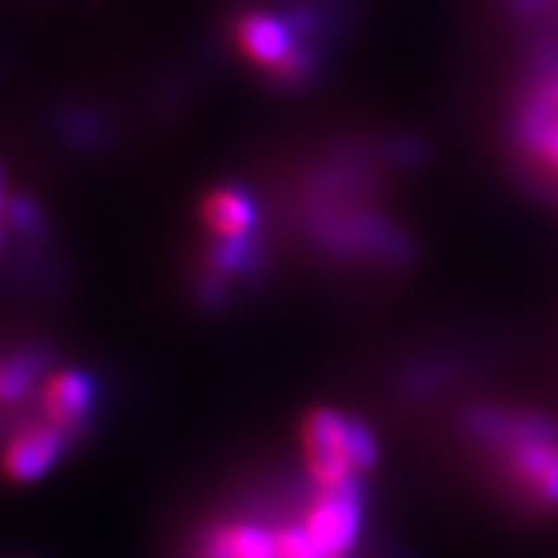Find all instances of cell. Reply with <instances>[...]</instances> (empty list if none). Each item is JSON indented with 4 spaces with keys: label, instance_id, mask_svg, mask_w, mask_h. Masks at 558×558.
<instances>
[{
    "label": "cell",
    "instance_id": "30bf717a",
    "mask_svg": "<svg viewBox=\"0 0 558 558\" xmlns=\"http://www.w3.org/2000/svg\"><path fill=\"white\" fill-rule=\"evenodd\" d=\"M39 375V362L32 354H16L3 365V378H0V388H3V401L11 403L26 396V390L34 386Z\"/></svg>",
    "mask_w": 558,
    "mask_h": 558
},
{
    "label": "cell",
    "instance_id": "7a4b0ae2",
    "mask_svg": "<svg viewBox=\"0 0 558 558\" xmlns=\"http://www.w3.org/2000/svg\"><path fill=\"white\" fill-rule=\"evenodd\" d=\"M300 445L318 488L354 484L378 460V445L367 424L337 409H313L300 429Z\"/></svg>",
    "mask_w": 558,
    "mask_h": 558
},
{
    "label": "cell",
    "instance_id": "4fadbf2b",
    "mask_svg": "<svg viewBox=\"0 0 558 558\" xmlns=\"http://www.w3.org/2000/svg\"><path fill=\"white\" fill-rule=\"evenodd\" d=\"M339 558H347V556H339Z\"/></svg>",
    "mask_w": 558,
    "mask_h": 558
},
{
    "label": "cell",
    "instance_id": "7c38bea8",
    "mask_svg": "<svg viewBox=\"0 0 558 558\" xmlns=\"http://www.w3.org/2000/svg\"><path fill=\"white\" fill-rule=\"evenodd\" d=\"M554 107H556V109H558V94H556V104H554Z\"/></svg>",
    "mask_w": 558,
    "mask_h": 558
},
{
    "label": "cell",
    "instance_id": "8992f818",
    "mask_svg": "<svg viewBox=\"0 0 558 558\" xmlns=\"http://www.w3.org/2000/svg\"><path fill=\"white\" fill-rule=\"evenodd\" d=\"M202 218L218 241H246L256 226V209L239 190H215L205 199Z\"/></svg>",
    "mask_w": 558,
    "mask_h": 558
},
{
    "label": "cell",
    "instance_id": "9c48e42d",
    "mask_svg": "<svg viewBox=\"0 0 558 558\" xmlns=\"http://www.w3.org/2000/svg\"><path fill=\"white\" fill-rule=\"evenodd\" d=\"M527 140L538 153L541 163H546L558 177V109L538 107L527 122Z\"/></svg>",
    "mask_w": 558,
    "mask_h": 558
},
{
    "label": "cell",
    "instance_id": "ba28073f",
    "mask_svg": "<svg viewBox=\"0 0 558 558\" xmlns=\"http://www.w3.org/2000/svg\"><path fill=\"white\" fill-rule=\"evenodd\" d=\"M239 41L248 58L277 68L292 52L290 32L282 21L271 16H248L239 26Z\"/></svg>",
    "mask_w": 558,
    "mask_h": 558
},
{
    "label": "cell",
    "instance_id": "5b68a950",
    "mask_svg": "<svg viewBox=\"0 0 558 558\" xmlns=\"http://www.w3.org/2000/svg\"><path fill=\"white\" fill-rule=\"evenodd\" d=\"M94 383L81 369H60L41 386V416L65 432L75 429L86 418L94 403Z\"/></svg>",
    "mask_w": 558,
    "mask_h": 558
},
{
    "label": "cell",
    "instance_id": "6da1fadb",
    "mask_svg": "<svg viewBox=\"0 0 558 558\" xmlns=\"http://www.w3.org/2000/svg\"><path fill=\"white\" fill-rule=\"evenodd\" d=\"M481 435L505 456L509 478L530 501L558 512V427L538 414H488Z\"/></svg>",
    "mask_w": 558,
    "mask_h": 558
},
{
    "label": "cell",
    "instance_id": "52a82bcc",
    "mask_svg": "<svg viewBox=\"0 0 558 558\" xmlns=\"http://www.w3.org/2000/svg\"><path fill=\"white\" fill-rule=\"evenodd\" d=\"M207 558H275V527L228 522L209 538Z\"/></svg>",
    "mask_w": 558,
    "mask_h": 558
},
{
    "label": "cell",
    "instance_id": "8fae6325",
    "mask_svg": "<svg viewBox=\"0 0 558 558\" xmlns=\"http://www.w3.org/2000/svg\"><path fill=\"white\" fill-rule=\"evenodd\" d=\"M303 68H305V58H303V54H300V52L292 50V52L288 54V58L279 62V65H277L275 70H279V73H282V75H298Z\"/></svg>",
    "mask_w": 558,
    "mask_h": 558
},
{
    "label": "cell",
    "instance_id": "277c9868",
    "mask_svg": "<svg viewBox=\"0 0 558 558\" xmlns=\"http://www.w3.org/2000/svg\"><path fill=\"white\" fill-rule=\"evenodd\" d=\"M65 432L50 418L39 422H26L13 432V437L5 442V473L19 484H29L45 476L47 471L58 463L62 450H65Z\"/></svg>",
    "mask_w": 558,
    "mask_h": 558
},
{
    "label": "cell",
    "instance_id": "3957f363",
    "mask_svg": "<svg viewBox=\"0 0 558 558\" xmlns=\"http://www.w3.org/2000/svg\"><path fill=\"white\" fill-rule=\"evenodd\" d=\"M303 527L324 550L326 558L347 556L362 527V501L357 484L337 488H318L313 497Z\"/></svg>",
    "mask_w": 558,
    "mask_h": 558
}]
</instances>
